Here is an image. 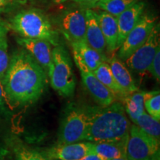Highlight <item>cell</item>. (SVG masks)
Returning a JSON list of instances; mask_svg holds the SVG:
<instances>
[{"label":"cell","mask_w":160,"mask_h":160,"mask_svg":"<svg viewBox=\"0 0 160 160\" xmlns=\"http://www.w3.org/2000/svg\"><path fill=\"white\" fill-rule=\"evenodd\" d=\"M1 81L5 102L13 107L36 102L48 82L47 73L25 49L13 53Z\"/></svg>","instance_id":"cell-1"},{"label":"cell","mask_w":160,"mask_h":160,"mask_svg":"<svg viewBox=\"0 0 160 160\" xmlns=\"http://www.w3.org/2000/svg\"><path fill=\"white\" fill-rule=\"evenodd\" d=\"M88 128L85 141L117 142L128 139L131 122L121 101L85 110Z\"/></svg>","instance_id":"cell-2"},{"label":"cell","mask_w":160,"mask_h":160,"mask_svg":"<svg viewBox=\"0 0 160 160\" xmlns=\"http://www.w3.org/2000/svg\"><path fill=\"white\" fill-rule=\"evenodd\" d=\"M10 27L22 38L46 40L54 47L60 45L59 33L40 10L33 8L19 12L11 19Z\"/></svg>","instance_id":"cell-3"},{"label":"cell","mask_w":160,"mask_h":160,"mask_svg":"<svg viewBox=\"0 0 160 160\" xmlns=\"http://www.w3.org/2000/svg\"><path fill=\"white\" fill-rule=\"evenodd\" d=\"M48 77L53 89L61 97H71L75 92L77 81L68 52L59 45L52 50V59Z\"/></svg>","instance_id":"cell-4"},{"label":"cell","mask_w":160,"mask_h":160,"mask_svg":"<svg viewBox=\"0 0 160 160\" xmlns=\"http://www.w3.org/2000/svg\"><path fill=\"white\" fill-rule=\"evenodd\" d=\"M159 140L152 137L137 125H131L126 146L128 160L160 159Z\"/></svg>","instance_id":"cell-5"},{"label":"cell","mask_w":160,"mask_h":160,"mask_svg":"<svg viewBox=\"0 0 160 160\" xmlns=\"http://www.w3.org/2000/svg\"><path fill=\"white\" fill-rule=\"evenodd\" d=\"M88 114L85 110L73 108L63 118L57 144H71L85 141Z\"/></svg>","instance_id":"cell-6"},{"label":"cell","mask_w":160,"mask_h":160,"mask_svg":"<svg viewBox=\"0 0 160 160\" xmlns=\"http://www.w3.org/2000/svg\"><path fill=\"white\" fill-rule=\"evenodd\" d=\"M86 9L79 5L72 6L58 18L60 30L70 43L85 41Z\"/></svg>","instance_id":"cell-7"},{"label":"cell","mask_w":160,"mask_h":160,"mask_svg":"<svg viewBox=\"0 0 160 160\" xmlns=\"http://www.w3.org/2000/svg\"><path fill=\"white\" fill-rule=\"evenodd\" d=\"M155 25L156 17L148 13H144L119 47L117 57L125 62L128 58L131 57L145 42Z\"/></svg>","instance_id":"cell-8"},{"label":"cell","mask_w":160,"mask_h":160,"mask_svg":"<svg viewBox=\"0 0 160 160\" xmlns=\"http://www.w3.org/2000/svg\"><path fill=\"white\" fill-rule=\"evenodd\" d=\"M159 48V25L156 24L145 42L125 60V65L137 73H144L148 71Z\"/></svg>","instance_id":"cell-9"},{"label":"cell","mask_w":160,"mask_h":160,"mask_svg":"<svg viewBox=\"0 0 160 160\" xmlns=\"http://www.w3.org/2000/svg\"><path fill=\"white\" fill-rule=\"evenodd\" d=\"M46 158L53 160H79L93 153V142L81 141L71 144H57L39 151Z\"/></svg>","instance_id":"cell-10"},{"label":"cell","mask_w":160,"mask_h":160,"mask_svg":"<svg viewBox=\"0 0 160 160\" xmlns=\"http://www.w3.org/2000/svg\"><path fill=\"white\" fill-rule=\"evenodd\" d=\"M71 45L75 63L79 71L93 72L102 62L108 61L107 57L92 48L86 41L72 42Z\"/></svg>","instance_id":"cell-11"},{"label":"cell","mask_w":160,"mask_h":160,"mask_svg":"<svg viewBox=\"0 0 160 160\" xmlns=\"http://www.w3.org/2000/svg\"><path fill=\"white\" fill-rule=\"evenodd\" d=\"M86 90L100 106H108L118 100L114 93L104 85L92 71H80Z\"/></svg>","instance_id":"cell-12"},{"label":"cell","mask_w":160,"mask_h":160,"mask_svg":"<svg viewBox=\"0 0 160 160\" xmlns=\"http://www.w3.org/2000/svg\"><path fill=\"white\" fill-rule=\"evenodd\" d=\"M24 49L26 50L38 63L41 65L45 73L48 72L52 59V45L43 39H28L20 37L17 39Z\"/></svg>","instance_id":"cell-13"},{"label":"cell","mask_w":160,"mask_h":160,"mask_svg":"<svg viewBox=\"0 0 160 160\" xmlns=\"http://www.w3.org/2000/svg\"><path fill=\"white\" fill-rule=\"evenodd\" d=\"M145 7V3L139 1L117 17L118 25L117 49L119 48L129 32L142 17Z\"/></svg>","instance_id":"cell-14"},{"label":"cell","mask_w":160,"mask_h":160,"mask_svg":"<svg viewBox=\"0 0 160 160\" xmlns=\"http://www.w3.org/2000/svg\"><path fill=\"white\" fill-rule=\"evenodd\" d=\"M85 41L92 48L106 57V44L100 28L97 12L92 9H86Z\"/></svg>","instance_id":"cell-15"},{"label":"cell","mask_w":160,"mask_h":160,"mask_svg":"<svg viewBox=\"0 0 160 160\" xmlns=\"http://www.w3.org/2000/svg\"><path fill=\"white\" fill-rule=\"evenodd\" d=\"M100 28L105 39L106 51L108 53L117 50L118 25L117 17L105 11L97 13Z\"/></svg>","instance_id":"cell-16"},{"label":"cell","mask_w":160,"mask_h":160,"mask_svg":"<svg viewBox=\"0 0 160 160\" xmlns=\"http://www.w3.org/2000/svg\"><path fill=\"white\" fill-rule=\"evenodd\" d=\"M108 64L116 81L126 93H131L138 89L131 73L123 61L113 56L108 60Z\"/></svg>","instance_id":"cell-17"},{"label":"cell","mask_w":160,"mask_h":160,"mask_svg":"<svg viewBox=\"0 0 160 160\" xmlns=\"http://www.w3.org/2000/svg\"><path fill=\"white\" fill-rule=\"evenodd\" d=\"M128 139L117 142H93V153L102 160H110L126 156Z\"/></svg>","instance_id":"cell-18"},{"label":"cell","mask_w":160,"mask_h":160,"mask_svg":"<svg viewBox=\"0 0 160 160\" xmlns=\"http://www.w3.org/2000/svg\"><path fill=\"white\" fill-rule=\"evenodd\" d=\"M93 73L104 85H105L117 96L118 99H119L120 101L128 94L117 82L107 61L102 62L93 71Z\"/></svg>","instance_id":"cell-19"},{"label":"cell","mask_w":160,"mask_h":160,"mask_svg":"<svg viewBox=\"0 0 160 160\" xmlns=\"http://www.w3.org/2000/svg\"><path fill=\"white\" fill-rule=\"evenodd\" d=\"M144 93L145 91H139L137 89L128 93L121 100L126 113L133 122L145 112L144 106Z\"/></svg>","instance_id":"cell-20"},{"label":"cell","mask_w":160,"mask_h":160,"mask_svg":"<svg viewBox=\"0 0 160 160\" xmlns=\"http://www.w3.org/2000/svg\"><path fill=\"white\" fill-rule=\"evenodd\" d=\"M139 0H99L95 7L117 17Z\"/></svg>","instance_id":"cell-21"},{"label":"cell","mask_w":160,"mask_h":160,"mask_svg":"<svg viewBox=\"0 0 160 160\" xmlns=\"http://www.w3.org/2000/svg\"><path fill=\"white\" fill-rule=\"evenodd\" d=\"M133 123L154 139H160V120L155 119L147 112L140 115Z\"/></svg>","instance_id":"cell-22"},{"label":"cell","mask_w":160,"mask_h":160,"mask_svg":"<svg viewBox=\"0 0 160 160\" xmlns=\"http://www.w3.org/2000/svg\"><path fill=\"white\" fill-rule=\"evenodd\" d=\"M12 149L15 160H49L39 151L29 148L21 142H13Z\"/></svg>","instance_id":"cell-23"},{"label":"cell","mask_w":160,"mask_h":160,"mask_svg":"<svg viewBox=\"0 0 160 160\" xmlns=\"http://www.w3.org/2000/svg\"><path fill=\"white\" fill-rule=\"evenodd\" d=\"M144 106L148 114L160 120V92L159 91L145 92Z\"/></svg>","instance_id":"cell-24"},{"label":"cell","mask_w":160,"mask_h":160,"mask_svg":"<svg viewBox=\"0 0 160 160\" xmlns=\"http://www.w3.org/2000/svg\"><path fill=\"white\" fill-rule=\"evenodd\" d=\"M7 38H0V79H2L9 65L10 58L8 53Z\"/></svg>","instance_id":"cell-25"},{"label":"cell","mask_w":160,"mask_h":160,"mask_svg":"<svg viewBox=\"0 0 160 160\" xmlns=\"http://www.w3.org/2000/svg\"><path fill=\"white\" fill-rule=\"evenodd\" d=\"M148 71H149L159 82L160 80V48L157 50Z\"/></svg>","instance_id":"cell-26"},{"label":"cell","mask_w":160,"mask_h":160,"mask_svg":"<svg viewBox=\"0 0 160 160\" xmlns=\"http://www.w3.org/2000/svg\"><path fill=\"white\" fill-rule=\"evenodd\" d=\"M75 2L85 8H90L95 7L99 0H74Z\"/></svg>","instance_id":"cell-27"},{"label":"cell","mask_w":160,"mask_h":160,"mask_svg":"<svg viewBox=\"0 0 160 160\" xmlns=\"http://www.w3.org/2000/svg\"><path fill=\"white\" fill-rule=\"evenodd\" d=\"M8 32V26L4 24L2 21L0 20V38L6 37Z\"/></svg>","instance_id":"cell-28"},{"label":"cell","mask_w":160,"mask_h":160,"mask_svg":"<svg viewBox=\"0 0 160 160\" xmlns=\"http://www.w3.org/2000/svg\"><path fill=\"white\" fill-rule=\"evenodd\" d=\"M5 92H4L3 86L2 84V81L0 79V108H2L5 104Z\"/></svg>","instance_id":"cell-29"},{"label":"cell","mask_w":160,"mask_h":160,"mask_svg":"<svg viewBox=\"0 0 160 160\" xmlns=\"http://www.w3.org/2000/svg\"><path fill=\"white\" fill-rule=\"evenodd\" d=\"M79 160H102L100 158L98 157V156L96 154L94 153H91L87 154L85 157H83L82 158Z\"/></svg>","instance_id":"cell-30"},{"label":"cell","mask_w":160,"mask_h":160,"mask_svg":"<svg viewBox=\"0 0 160 160\" xmlns=\"http://www.w3.org/2000/svg\"><path fill=\"white\" fill-rule=\"evenodd\" d=\"M53 2H54L55 4H62V3H64L65 2H67L68 0H51Z\"/></svg>","instance_id":"cell-31"},{"label":"cell","mask_w":160,"mask_h":160,"mask_svg":"<svg viewBox=\"0 0 160 160\" xmlns=\"http://www.w3.org/2000/svg\"><path fill=\"white\" fill-rule=\"evenodd\" d=\"M8 2V0H0V8L4 7Z\"/></svg>","instance_id":"cell-32"},{"label":"cell","mask_w":160,"mask_h":160,"mask_svg":"<svg viewBox=\"0 0 160 160\" xmlns=\"http://www.w3.org/2000/svg\"><path fill=\"white\" fill-rule=\"evenodd\" d=\"M110 160H128V159H127V157H126V156H124V157H121L115 158V159H110Z\"/></svg>","instance_id":"cell-33"},{"label":"cell","mask_w":160,"mask_h":160,"mask_svg":"<svg viewBox=\"0 0 160 160\" xmlns=\"http://www.w3.org/2000/svg\"><path fill=\"white\" fill-rule=\"evenodd\" d=\"M49 160H53V159H49Z\"/></svg>","instance_id":"cell-34"},{"label":"cell","mask_w":160,"mask_h":160,"mask_svg":"<svg viewBox=\"0 0 160 160\" xmlns=\"http://www.w3.org/2000/svg\"><path fill=\"white\" fill-rule=\"evenodd\" d=\"M158 160H160V159H158Z\"/></svg>","instance_id":"cell-35"}]
</instances>
